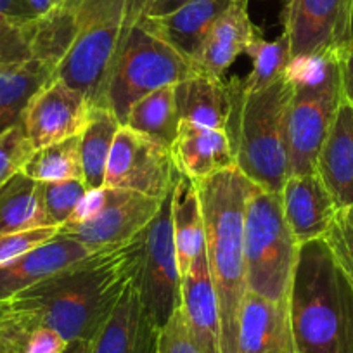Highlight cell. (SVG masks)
I'll list each match as a JSON object with an SVG mask.
<instances>
[{
    "label": "cell",
    "mask_w": 353,
    "mask_h": 353,
    "mask_svg": "<svg viewBox=\"0 0 353 353\" xmlns=\"http://www.w3.org/2000/svg\"><path fill=\"white\" fill-rule=\"evenodd\" d=\"M54 80V70L40 61L0 63V134L21 123L30 101Z\"/></svg>",
    "instance_id": "cb8c5ba5"
},
{
    "label": "cell",
    "mask_w": 353,
    "mask_h": 353,
    "mask_svg": "<svg viewBox=\"0 0 353 353\" xmlns=\"http://www.w3.org/2000/svg\"><path fill=\"white\" fill-rule=\"evenodd\" d=\"M230 4L232 0H191L168 14L142 18L139 23L165 40L196 68L213 23Z\"/></svg>",
    "instance_id": "ac0fdd59"
},
{
    "label": "cell",
    "mask_w": 353,
    "mask_h": 353,
    "mask_svg": "<svg viewBox=\"0 0 353 353\" xmlns=\"http://www.w3.org/2000/svg\"><path fill=\"white\" fill-rule=\"evenodd\" d=\"M258 37V30L248 12V0H232L210 30L196 63L198 73L223 78L234 61Z\"/></svg>",
    "instance_id": "603a6c76"
},
{
    "label": "cell",
    "mask_w": 353,
    "mask_h": 353,
    "mask_svg": "<svg viewBox=\"0 0 353 353\" xmlns=\"http://www.w3.org/2000/svg\"><path fill=\"white\" fill-rule=\"evenodd\" d=\"M159 331L132 281L90 345V353H156Z\"/></svg>",
    "instance_id": "2e32d148"
},
{
    "label": "cell",
    "mask_w": 353,
    "mask_h": 353,
    "mask_svg": "<svg viewBox=\"0 0 353 353\" xmlns=\"http://www.w3.org/2000/svg\"><path fill=\"white\" fill-rule=\"evenodd\" d=\"M127 30L114 21L81 26L66 56L57 64L54 80L80 90L90 108H106L108 88Z\"/></svg>",
    "instance_id": "30bf717a"
},
{
    "label": "cell",
    "mask_w": 353,
    "mask_h": 353,
    "mask_svg": "<svg viewBox=\"0 0 353 353\" xmlns=\"http://www.w3.org/2000/svg\"><path fill=\"white\" fill-rule=\"evenodd\" d=\"M0 12L14 19L37 18L26 0H0Z\"/></svg>",
    "instance_id": "ab89813d"
},
{
    "label": "cell",
    "mask_w": 353,
    "mask_h": 353,
    "mask_svg": "<svg viewBox=\"0 0 353 353\" xmlns=\"http://www.w3.org/2000/svg\"><path fill=\"white\" fill-rule=\"evenodd\" d=\"M339 71H341L343 101L353 108V47L339 52Z\"/></svg>",
    "instance_id": "f35d334b"
},
{
    "label": "cell",
    "mask_w": 353,
    "mask_h": 353,
    "mask_svg": "<svg viewBox=\"0 0 353 353\" xmlns=\"http://www.w3.org/2000/svg\"><path fill=\"white\" fill-rule=\"evenodd\" d=\"M23 173L37 182L83 181L80 161V135L47 148L35 149Z\"/></svg>",
    "instance_id": "f546056e"
},
{
    "label": "cell",
    "mask_w": 353,
    "mask_h": 353,
    "mask_svg": "<svg viewBox=\"0 0 353 353\" xmlns=\"http://www.w3.org/2000/svg\"><path fill=\"white\" fill-rule=\"evenodd\" d=\"M181 176L172 149L121 127L108 159L104 188L127 189L149 198L163 199Z\"/></svg>",
    "instance_id": "8fae6325"
},
{
    "label": "cell",
    "mask_w": 353,
    "mask_h": 353,
    "mask_svg": "<svg viewBox=\"0 0 353 353\" xmlns=\"http://www.w3.org/2000/svg\"><path fill=\"white\" fill-rule=\"evenodd\" d=\"M281 201L284 219L298 244L322 239L338 210L317 173L288 176Z\"/></svg>",
    "instance_id": "d6986e66"
},
{
    "label": "cell",
    "mask_w": 353,
    "mask_h": 353,
    "mask_svg": "<svg viewBox=\"0 0 353 353\" xmlns=\"http://www.w3.org/2000/svg\"><path fill=\"white\" fill-rule=\"evenodd\" d=\"M243 99L244 83L237 78L225 83L222 78L196 73L175 83V104L181 121L227 132L232 148Z\"/></svg>",
    "instance_id": "4fadbf2b"
},
{
    "label": "cell",
    "mask_w": 353,
    "mask_h": 353,
    "mask_svg": "<svg viewBox=\"0 0 353 353\" xmlns=\"http://www.w3.org/2000/svg\"><path fill=\"white\" fill-rule=\"evenodd\" d=\"M156 353H205L189 331L181 308H176L159 331Z\"/></svg>",
    "instance_id": "8d00e7d4"
},
{
    "label": "cell",
    "mask_w": 353,
    "mask_h": 353,
    "mask_svg": "<svg viewBox=\"0 0 353 353\" xmlns=\"http://www.w3.org/2000/svg\"><path fill=\"white\" fill-rule=\"evenodd\" d=\"M181 308L189 331L205 353H220V312L206 248L194 258L181 283Z\"/></svg>",
    "instance_id": "ffe728a7"
},
{
    "label": "cell",
    "mask_w": 353,
    "mask_h": 353,
    "mask_svg": "<svg viewBox=\"0 0 353 353\" xmlns=\"http://www.w3.org/2000/svg\"><path fill=\"white\" fill-rule=\"evenodd\" d=\"M173 189L163 198L158 213L142 234V251L134 283L158 327L168 322L181 305L182 276L179 270L172 222Z\"/></svg>",
    "instance_id": "9c48e42d"
},
{
    "label": "cell",
    "mask_w": 353,
    "mask_h": 353,
    "mask_svg": "<svg viewBox=\"0 0 353 353\" xmlns=\"http://www.w3.org/2000/svg\"><path fill=\"white\" fill-rule=\"evenodd\" d=\"M35 148L30 142L23 123L14 125L0 134V188L23 172Z\"/></svg>",
    "instance_id": "d590c367"
},
{
    "label": "cell",
    "mask_w": 353,
    "mask_h": 353,
    "mask_svg": "<svg viewBox=\"0 0 353 353\" xmlns=\"http://www.w3.org/2000/svg\"><path fill=\"white\" fill-rule=\"evenodd\" d=\"M80 32L77 11L59 6L49 14L32 19L30 25V49L32 59L40 61L56 71L71 43Z\"/></svg>",
    "instance_id": "f1b7e54d"
},
{
    "label": "cell",
    "mask_w": 353,
    "mask_h": 353,
    "mask_svg": "<svg viewBox=\"0 0 353 353\" xmlns=\"http://www.w3.org/2000/svg\"><path fill=\"white\" fill-rule=\"evenodd\" d=\"M52 227L47 223L43 210L42 182L23 172L0 188V234Z\"/></svg>",
    "instance_id": "4316f807"
},
{
    "label": "cell",
    "mask_w": 353,
    "mask_h": 353,
    "mask_svg": "<svg viewBox=\"0 0 353 353\" xmlns=\"http://www.w3.org/2000/svg\"><path fill=\"white\" fill-rule=\"evenodd\" d=\"M237 353H296L290 301L244 294L239 312Z\"/></svg>",
    "instance_id": "e0dca14e"
},
{
    "label": "cell",
    "mask_w": 353,
    "mask_h": 353,
    "mask_svg": "<svg viewBox=\"0 0 353 353\" xmlns=\"http://www.w3.org/2000/svg\"><path fill=\"white\" fill-rule=\"evenodd\" d=\"M191 0H152L151 8L148 9L144 18H158V16H165L168 12L175 11L176 8L188 4Z\"/></svg>",
    "instance_id": "60d3db41"
},
{
    "label": "cell",
    "mask_w": 353,
    "mask_h": 353,
    "mask_svg": "<svg viewBox=\"0 0 353 353\" xmlns=\"http://www.w3.org/2000/svg\"><path fill=\"white\" fill-rule=\"evenodd\" d=\"M11 21H14V18H11V16H6L0 12V30H4Z\"/></svg>",
    "instance_id": "bcb514c9"
},
{
    "label": "cell",
    "mask_w": 353,
    "mask_h": 353,
    "mask_svg": "<svg viewBox=\"0 0 353 353\" xmlns=\"http://www.w3.org/2000/svg\"><path fill=\"white\" fill-rule=\"evenodd\" d=\"M120 128V120L110 108H90L87 125L80 134L81 172L88 191L104 188L108 159Z\"/></svg>",
    "instance_id": "484cf974"
},
{
    "label": "cell",
    "mask_w": 353,
    "mask_h": 353,
    "mask_svg": "<svg viewBox=\"0 0 353 353\" xmlns=\"http://www.w3.org/2000/svg\"><path fill=\"white\" fill-rule=\"evenodd\" d=\"M78 4H80V0H57V8L63 6V8L73 9V11H78Z\"/></svg>",
    "instance_id": "f6af8a7d"
},
{
    "label": "cell",
    "mask_w": 353,
    "mask_h": 353,
    "mask_svg": "<svg viewBox=\"0 0 353 353\" xmlns=\"http://www.w3.org/2000/svg\"><path fill=\"white\" fill-rule=\"evenodd\" d=\"M94 251L80 241L57 232L23 256L0 265V303L11 300L21 291L70 269L71 265L85 260Z\"/></svg>",
    "instance_id": "9a60e30c"
},
{
    "label": "cell",
    "mask_w": 353,
    "mask_h": 353,
    "mask_svg": "<svg viewBox=\"0 0 353 353\" xmlns=\"http://www.w3.org/2000/svg\"><path fill=\"white\" fill-rule=\"evenodd\" d=\"M315 173L324 182L336 208L353 205V108L345 101L319 151Z\"/></svg>",
    "instance_id": "7402d4cb"
},
{
    "label": "cell",
    "mask_w": 353,
    "mask_h": 353,
    "mask_svg": "<svg viewBox=\"0 0 353 353\" xmlns=\"http://www.w3.org/2000/svg\"><path fill=\"white\" fill-rule=\"evenodd\" d=\"M244 54H248L253 61V70L243 80L244 94H253L279 80L286 74L291 61L290 43L284 35H281L274 42H267L258 35L246 47Z\"/></svg>",
    "instance_id": "1f68e13d"
},
{
    "label": "cell",
    "mask_w": 353,
    "mask_h": 353,
    "mask_svg": "<svg viewBox=\"0 0 353 353\" xmlns=\"http://www.w3.org/2000/svg\"><path fill=\"white\" fill-rule=\"evenodd\" d=\"M253 182L237 166L198 182L205 248L220 312V353H237L239 312L246 290L244 208Z\"/></svg>",
    "instance_id": "7a4b0ae2"
},
{
    "label": "cell",
    "mask_w": 353,
    "mask_h": 353,
    "mask_svg": "<svg viewBox=\"0 0 353 353\" xmlns=\"http://www.w3.org/2000/svg\"><path fill=\"white\" fill-rule=\"evenodd\" d=\"M123 127L172 149L181 127V117L175 104V85H166L141 97L128 111Z\"/></svg>",
    "instance_id": "83f0119b"
},
{
    "label": "cell",
    "mask_w": 353,
    "mask_h": 353,
    "mask_svg": "<svg viewBox=\"0 0 353 353\" xmlns=\"http://www.w3.org/2000/svg\"><path fill=\"white\" fill-rule=\"evenodd\" d=\"M142 234L21 291L0 303V312L25 324L54 329L68 343L92 341L137 274Z\"/></svg>",
    "instance_id": "6da1fadb"
},
{
    "label": "cell",
    "mask_w": 353,
    "mask_h": 353,
    "mask_svg": "<svg viewBox=\"0 0 353 353\" xmlns=\"http://www.w3.org/2000/svg\"><path fill=\"white\" fill-rule=\"evenodd\" d=\"M57 232H59L57 227H39V229L21 230V232L0 234V265L9 263L28 251L35 250L46 241L52 239Z\"/></svg>",
    "instance_id": "74e56055"
},
{
    "label": "cell",
    "mask_w": 353,
    "mask_h": 353,
    "mask_svg": "<svg viewBox=\"0 0 353 353\" xmlns=\"http://www.w3.org/2000/svg\"><path fill=\"white\" fill-rule=\"evenodd\" d=\"M348 4L350 0H283L281 21L291 61L341 52Z\"/></svg>",
    "instance_id": "7c38bea8"
},
{
    "label": "cell",
    "mask_w": 353,
    "mask_h": 353,
    "mask_svg": "<svg viewBox=\"0 0 353 353\" xmlns=\"http://www.w3.org/2000/svg\"><path fill=\"white\" fill-rule=\"evenodd\" d=\"M291 81L281 77L269 87L244 94L236 128V166L258 188L281 194L288 181L286 110Z\"/></svg>",
    "instance_id": "8992f818"
},
{
    "label": "cell",
    "mask_w": 353,
    "mask_h": 353,
    "mask_svg": "<svg viewBox=\"0 0 353 353\" xmlns=\"http://www.w3.org/2000/svg\"><path fill=\"white\" fill-rule=\"evenodd\" d=\"M152 0H80L77 11L78 25L114 21L132 28L145 16Z\"/></svg>",
    "instance_id": "d6a6232c"
},
{
    "label": "cell",
    "mask_w": 353,
    "mask_h": 353,
    "mask_svg": "<svg viewBox=\"0 0 353 353\" xmlns=\"http://www.w3.org/2000/svg\"><path fill=\"white\" fill-rule=\"evenodd\" d=\"M92 341H71L63 353H90Z\"/></svg>",
    "instance_id": "ee69618b"
},
{
    "label": "cell",
    "mask_w": 353,
    "mask_h": 353,
    "mask_svg": "<svg viewBox=\"0 0 353 353\" xmlns=\"http://www.w3.org/2000/svg\"><path fill=\"white\" fill-rule=\"evenodd\" d=\"M298 250L281 194L251 185L244 208L246 290L272 301L290 300Z\"/></svg>",
    "instance_id": "5b68a950"
},
{
    "label": "cell",
    "mask_w": 353,
    "mask_h": 353,
    "mask_svg": "<svg viewBox=\"0 0 353 353\" xmlns=\"http://www.w3.org/2000/svg\"><path fill=\"white\" fill-rule=\"evenodd\" d=\"M26 2H28L30 9H32L37 18L43 14H49L52 9L57 8V0H26Z\"/></svg>",
    "instance_id": "b9f144b4"
},
{
    "label": "cell",
    "mask_w": 353,
    "mask_h": 353,
    "mask_svg": "<svg viewBox=\"0 0 353 353\" xmlns=\"http://www.w3.org/2000/svg\"><path fill=\"white\" fill-rule=\"evenodd\" d=\"M352 47H353V0H350L348 21H346V39H345V47H343V50L352 49Z\"/></svg>",
    "instance_id": "7bdbcfd3"
},
{
    "label": "cell",
    "mask_w": 353,
    "mask_h": 353,
    "mask_svg": "<svg viewBox=\"0 0 353 353\" xmlns=\"http://www.w3.org/2000/svg\"><path fill=\"white\" fill-rule=\"evenodd\" d=\"M172 154L179 172L194 184L236 166V152L227 132L184 120L172 145Z\"/></svg>",
    "instance_id": "44dd1931"
},
{
    "label": "cell",
    "mask_w": 353,
    "mask_h": 353,
    "mask_svg": "<svg viewBox=\"0 0 353 353\" xmlns=\"http://www.w3.org/2000/svg\"><path fill=\"white\" fill-rule=\"evenodd\" d=\"M172 222L179 270L184 276L194 258L205 250V222L198 188L194 181L182 173L173 188Z\"/></svg>",
    "instance_id": "d4e9b609"
},
{
    "label": "cell",
    "mask_w": 353,
    "mask_h": 353,
    "mask_svg": "<svg viewBox=\"0 0 353 353\" xmlns=\"http://www.w3.org/2000/svg\"><path fill=\"white\" fill-rule=\"evenodd\" d=\"M288 301L296 353H353V281L322 239L300 244Z\"/></svg>",
    "instance_id": "3957f363"
},
{
    "label": "cell",
    "mask_w": 353,
    "mask_h": 353,
    "mask_svg": "<svg viewBox=\"0 0 353 353\" xmlns=\"http://www.w3.org/2000/svg\"><path fill=\"white\" fill-rule=\"evenodd\" d=\"M88 189L83 181H63V182H42L43 210H46L47 223L52 227H63L70 222L81 203L88 196Z\"/></svg>",
    "instance_id": "836d02e7"
},
{
    "label": "cell",
    "mask_w": 353,
    "mask_h": 353,
    "mask_svg": "<svg viewBox=\"0 0 353 353\" xmlns=\"http://www.w3.org/2000/svg\"><path fill=\"white\" fill-rule=\"evenodd\" d=\"M66 346L54 329L25 324L0 312V353H63Z\"/></svg>",
    "instance_id": "4dcf8cb0"
},
{
    "label": "cell",
    "mask_w": 353,
    "mask_h": 353,
    "mask_svg": "<svg viewBox=\"0 0 353 353\" xmlns=\"http://www.w3.org/2000/svg\"><path fill=\"white\" fill-rule=\"evenodd\" d=\"M198 73L194 64L172 46L137 23L127 30L114 64L106 108L125 125L130 108L141 97Z\"/></svg>",
    "instance_id": "52a82bcc"
},
{
    "label": "cell",
    "mask_w": 353,
    "mask_h": 353,
    "mask_svg": "<svg viewBox=\"0 0 353 353\" xmlns=\"http://www.w3.org/2000/svg\"><path fill=\"white\" fill-rule=\"evenodd\" d=\"M88 113L90 106L80 90L52 80L30 101L21 123L33 148L42 149L80 135Z\"/></svg>",
    "instance_id": "5bb4252c"
},
{
    "label": "cell",
    "mask_w": 353,
    "mask_h": 353,
    "mask_svg": "<svg viewBox=\"0 0 353 353\" xmlns=\"http://www.w3.org/2000/svg\"><path fill=\"white\" fill-rule=\"evenodd\" d=\"M163 199L135 191L103 188L90 191L59 234L80 241L90 251L121 246L134 241L158 213Z\"/></svg>",
    "instance_id": "ba28073f"
},
{
    "label": "cell",
    "mask_w": 353,
    "mask_h": 353,
    "mask_svg": "<svg viewBox=\"0 0 353 353\" xmlns=\"http://www.w3.org/2000/svg\"><path fill=\"white\" fill-rule=\"evenodd\" d=\"M286 110L288 176L312 175L319 151L343 103L339 54L291 61Z\"/></svg>",
    "instance_id": "277c9868"
},
{
    "label": "cell",
    "mask_w": 353,
    "mask_h": 353,
    "mask_svg": "<svg viewBox=\"0 0 353 353\" xmlns=\"http://www.w3.org/2000/svg\"><path fill=\"white\" fill-rule=\"evenodd\" d=\"M322 241L343 272L353 281V205L336 210Z\"/></svg>",
    "instance_id": "e575fe53"
}]
</instances>
